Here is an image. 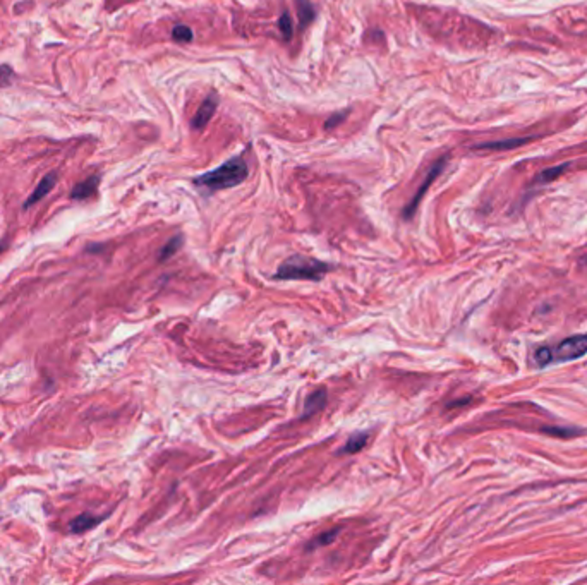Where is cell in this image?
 I'll return each mask as SVG.
<instances>
[{"mask_svg": "<svg viewBox=\"0 0 587 585\" xmlns=\"http://www.w3.org/2000/svg\"><path fill=\"white\" fill-rule=\"evenodd\" d=\"M247 175H250V169H247V163L244 162V158L234 157L221 163L219 169L206 172V174L194 179V184L208 191V193H215V191L231 189V187L243 184Z\"/></svg>", "mask_w": 587, "mask_h": 585, "instance_id": "1", "label": "cell"}, {"mask_svg": "<svg viewBox=\"0 0 587 585\" xmlns=\"http://www.w3.org/2000/svg\"><path fill=\"white\" fill-rule=\"evenodd\" d=\"M332 270L328 263L308 256H290L283 261L275 273V280H309L321 282V278Z\"/></svg>", "mask_w": 587, "mask_h": 585, "instance_id": "2", "label": "cell"}, {"mask_svg": "<svg viewBox=\"0 0 587 585\" xmlns=\"http://www.w3.org/2000/svg\"><path fill=\"white\" fill-rule=\"evenodd\" d=\"M587 354V335H575L560 342L555 349H550L551 364L553 362H567L586 356Z\"/></svg>", "mask_w": 587, "mask_h": 585, "instance_id": "3", "label": "cell"}, {"mask_svg": "<svg viewBox=\"0 0 587 585\" xmlns=\"http://www.w3.org/2000/svg\"><path fill=\"white\" fill-rule=\"evenodd\" d=\"M446 162H449V158L443 157L440 160H437V162H434L433 165H431V170L427 172L425 182H422L421 187H419L418 193L414 194V198H412L409 205H407L406 208L402 210V218H404V220H411V218L414 217L415 210H418V206H419V202H421L422 198H425V194L427 193V189H430L431 184H433V182H434V179H437L438 175H440L441 172H443V169H445Z\"/></svg>", "mask_w": 587, "mask_h": 585, "instance_id": "4", "label": "cell"}, {"mask_svg": "<svg viewBox=\"0 0 587 585\" xmlns=\"http://www.w3.org/2000/svg\"><path fill=\"white\" fill-rule=\"evenodd\" d=\"M217 107H219V96H217V93H212V95L206 96V100L201 103V107L198 108V112L193 117V120H191L193 129H196V131L205 129L206 124L209 122V119H212L213 114H215Z\"/></svg>", "mask_w": 587, "mask_h": 585, "instance_id": "5", "label": "cell"}, {"mask_svg": "<svg viewBox=\"0 0 587 585\" xmlns=\"http://www.w3.org/2000/svg\"><path fill=\"white\" fill-rule=\"evenodd\" d=\"M56 182H57V174H56V172H50V174H46L45 177L40 181V184L34 187V191H33V193H31V196L28 198V200L25 201V205H22V208L28 210L33 205H37L38 201L44 200L46 194H49L50 191L53 189V186H56Z\"/></svg>", "mask_w": 587, "mask_h": 585, "instance_id": "6", "label": "cell"}, {"mask_svg": "<svg viewBox=\"0 0 587 585\" xmlns=\"http://www.w3.org/2000/svg\"><path fill=\"white\" fill-rule=\"evenodd\" d=\"M326 400H328V395H326L325 388L316 390L314 393H311L308 399H306L304 412H302L301 420L309 419V417H313L314 414H318L320 411H323V407L326 405Z\"/></svg>", "mask_w": 587, "mask_h": 585, "instance_id": "7", "label": "cell"}, {"mask_svg": "<svg viewBox=\"0 0 587 585\" xmlns=\"http://www.w3.org/2000/svg\"><path fill=\"white\" fill-rule=\"evenodd\" d=\"M107 517H108V515L96 517V515H91V513H83V515H79V517L74 518V520H71V524H69V529H71L72 534L88 532V530H91L93 527H96V525L102 524V522Z\"/></svg>", "mask_w": 587, "mask_h": 585, "instance_id": "8", "label": "cell"}, {"mask_svg": "<svg viewBox=\"0 0 587 585\" xmlns=\"http://www.w3.org/2000/svg\"><path fill=\"white\" fill-rule=\"evenodd\" d=\"M98 184H100V175H91V177H88L86 181L74 186V189L71 191V200L74 201L88 200V198H91L93 194L96 193Z\"/></svg>", "mask_w": 587, "mask_h": 585, "instance_id": "9", "label": "cell"}, {"mask_svg": "<svg viewBox=\"0 0 587 585\" xmlns=\"http://www.w3.org/2000/svg\"><path fill=\"white\" fill-rule=\"evenodd\" d=\"M532 136H526V138H512V139H500V141L493 143H481L474 146V150H514V148L522 146V144H527L532 141Z\"/></svg>", "mask_w": 587, "mask_h": 585, "instance_id": "10", "label": "cell"}, {"mask_svg": "<svg viewBox=\"0 0 587 585\" xmlns=\"http://www.w3.org/2000/svg\"><path fill=\"white\" fill-rule=\"evenodd\" d=\"M369 442V435L368 432H356V435H352L351 438L345 442L344 446H342V450L338 451V455H354V454H359L361 450H363L364 446H366Z\"/></svg>", "mask_w": 587, "mask_h": 585, "instance_id": "11", "label": "cell"}, {"mask_svg": "<svg viewBox=\"0 0 587 585\" xmlns=\"http://www.w3.org/2000/svg\"><path fill=\"white\" fill-rule=\"evenodd\" d=\"M295 7H297V18L301 28H308L316 18V9L309 0H295Z\"/></svg>", "mask_w": 587, "mask_h": 585, "instance_id": "12", "label": "cell"}, {"mask_svg": "<svg viewBox=\"0 0 587 585\" xmlns=\"http://www.w3.org/2000/svg\"><path fill=\"white\" fill-rule=\"evenodd\" d=\"M567 169H569V163H562V165H555V167H551V169L543 170L541 174L538 175V179H536V182H539V184H546V182L557 181L560 175L565 174Z\"/></svg>", "mask_w": 587, "mask_h": 585, "instance_id": "13", "label": "cell"}, {"mask_svg": "<svg viewBox=\"0 0 587 585\" xmlns=\"http://www.w3.org/2000/svg\"><path fill=\"white\" fill-rule=\"evenodd\" d=\"M338 532H340V529H332L328 530V532L320 534V536H316L313 541H309V543L306 544V551H313V549L321 548V546L332 544V541L338 536Z\"/></svg>", "mask_w": 587, "mask_h": 585, "instance_id": "14", "label": "cell"}, {"mask_svg": "<svg viewBox=\"0 0 587 585\" xmlns=\"http://www.w3.org/2000/svg\"><path fill=\"white\" fill-rule=\"evenodd\" d=\"M182 243H184V237L181 236V233H177L176 237H172V239L169 240L165 245L162 248L160 255H158V259L160 261H167L170 256H174L179 249L182 248Z\"/></svg>", "mask_w": 587, "mask_h": 585, "instance_id": "15", "label": "cell"}, {"mask_svg": "<svg viewBox=\"0 0 587 585\" xmlns=\"http://www.w3.org/2000/svg\"><path fill=\"white\" fill-rule=\"evenodd\" d=\"M278 30H280V34H282V38L285 41H289L290 38H292L294 28H292V19H290L289 13H283L282 15H280Z\"/></svg>", "mask_w": 587, "mask_h": 585, "instance_id": "16", "label": "cell"}, {"mask_svg": "<svg viewBox=\"0 0 587 585\" xmlns=\"http://www.w3.org/2000/svg\"><path fill=\"white\" fill-rule=\"evenodd\" d=\"M172 38L177 43H189L193 40V31H191V28H189V26L179 25L172 31Z\"/></svg>", "mask_w": 587, "mask_h": 585, "instance_id": "17", "label": "cell"}, {"mask_svg": "<svg viewBox=\"0 0 587 585\" xmlns=\"http://www.w3.org/2000/svg\"><path fill=\"white\" fill-rule=\"evenodd\" d=\"M544 432H548V435L551 436H563V438H569V436H577L579 429H574V428H546L543 429Z\"/></svg>", "mask_w": 587, "mask_h": 585, "instance_id": "18", "label": "cell"}, {"mask_svg": "<svg viewBox=\"0 0 587 585\" xmlns=\"http://www.w3.org/2000/svg\"><path fill=\"white\" fill-rule=\"evenodd\" d=\"M14 79V71L9 65H0V88L2 86H9Z\"/></svg>", "mask_w": 587, "mask_h": 585, "instance_id": "19", "label": "cell"}, {"mask_svg": "<svg viewBox=\"0 0 587 585\" xmlns=\"http://www.w3.org/2000/svg\"><path fill=\"white\" fill-rule=\"evenodd\" d=\"M347 114H349V110H342L340 114H333L325 122V129H328V131H330V129H333L335 126H338V124H340L342 120H345V117H347Z\"/></svg>", "mask_w": 587, "mask_h": 585, "instance_id": "20", "label": "cell"}, {"mask_svg": "<svg viewBox=\"0 0 587 585\" xmlns=\"http://www.w3.org/2000/svg\"><path fill=\"white\" fill-rule=\"evenodd\" d=\"M4 248H6V245H0V252H2V251H4Z\"/></svg>", "mask_w": 587, "mask_h": 585, "instance_id": "21", "label": "cell"}]
</instances>
